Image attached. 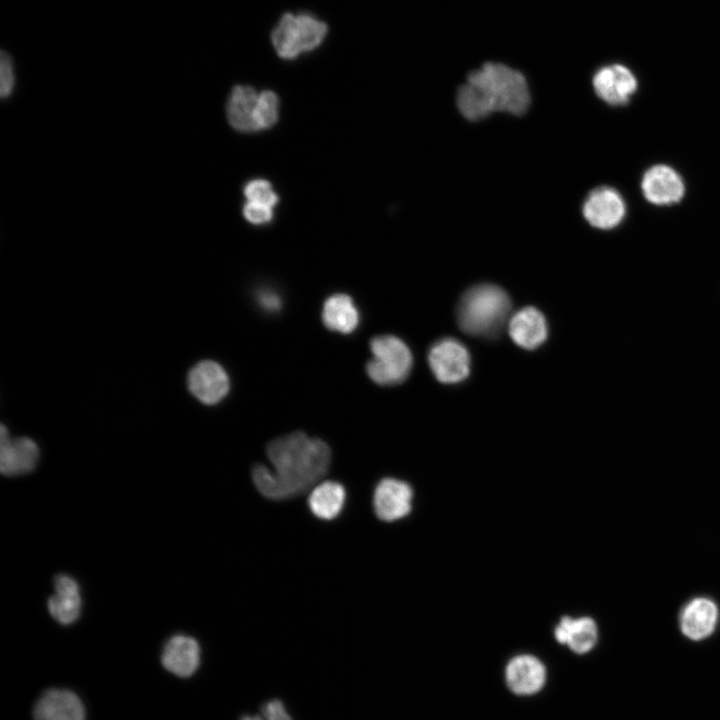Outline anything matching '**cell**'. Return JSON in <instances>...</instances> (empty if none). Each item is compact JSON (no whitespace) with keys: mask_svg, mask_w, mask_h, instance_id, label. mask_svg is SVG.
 I'll use <instances>...</instances> for the list:
<instances>
[{"mask_svg":"<svg viewBox=\"0 0 720 720\" xmlns=\"http://www.w3.org/2000/svg\"><path fill=\"white\" fill-rule=\"evenodd\" d=\"M266 453L273 469L255 465L252 480L262 496L275 501L312 490L326 475L331 461L329 446L303 432L274 439L268 444Z\"/></svg>","mask_w":720,"mask_h":720,"instance_id":"cell-1","label":"cell"},{"mask_svg":"<svg viewBox=\"0 0 720 720\" xmlns=\"http://www.w3.org/2000/svg\"><path fill=\"white\" fill-rule=\"evenodd\" d=\"M457 107L470 121L486 118L494 112L521 115L530 103L525 76L498 62H487L472 71L457 91Z\"/></svg>","mask_w":720,"mask_h":720,"instance_id":"cell-2","label":"cell"},{"mask_svg":"<svg viewBox=\"0 0 720 720\" xmlns=\"http://www.w3.org/2000/svg\"><path fill=\"white\" fill-rule=\"evenodd\" d=\"M510 310L511 300L502 288L481 284L467 290L460 299L457 321L469 335L493 336L507 321Z\"/></svg>","mask_w":720,"mask_h":720,"instance_id":"cell-3","label":"cell"},{"mask_svg":"<svg viewBox=\"0 0 720 720\" xmlns=\"http://www.w3.org/2000/svg\"><path fill=\"white\" fill-rule=\"evenodd\" d=\"M327 32L326 23L312 15L285 13L272 30L271 42L280 58L292 60L320 46Z\"/></svg>","mask_w":720,"mask_h":720,"instance_id":"cell-4","label":"cell"},{"mask_svg":"<svg viewBox=\"0 0 720 720\" xmlns=\"http://www.w3.org/2000/svg\"><path fill=\"white\" fill-rule=\"evenodd\" d=\"M372 358L366 365L369 378L376 384L391 386L402 383L412 368L409 347L393 335L376 336L370 341Z\"/></svg>","mask_w":720,"mask_h":720,"instance_id":"cell-5","label":"cell"},{"mask_svg":"<svg viewBox=\"0 0 720 720\" xmlns=\"http://www.w3.org/2000/svg\"><path fill=\"white\" fill-rule=\"evenodd\" d=\"M428 363L439 382L455 384L468 377L471 359L461 342L454 338H442L431 346Z\"/></svg>","mask_w":720,"mask_h":720,"instance_id":"cell-6","label":"cell"},{"mask_svg":"<svg viewBox=\"0 0 720 720\" xmlns=\"http://www.w3.org/2000/svg\"><path fill=\"white\" fill-rule=\"evenodd\" d=\"M626 214L621 194L614 188L601 186L592 190L583 204V216L598 229L609 230L618 226Z\"/></svg>","mask_w":720,"mask_h":720,"instance_id":"cell-7","label":"cell"},{"mask_svg":"<svg viewBox=\"0 0 720 720\" xmlns=\"http://www.w3.org/2000/svg\"><path fill=\"white\" fill-rule=\"evenodd\" d=\"M190 393L201 403L214 405L225 398L230 380L225 369L215 361L204 360L193 366L187 377Z\"/></svg>","mask_w":720,"mask_h":720,"instance_id":"cell-8","label":"cell"},{"mask_svg":"<svg viewBox=\"0 0 720 720\" xmlns=\"http://www.w3.org/2000/svg\"><path fill=\"white\" fill-rule=\"evenodd\" d=\"M412 499L413 489L407 482L384 478L376 485L373 493L374 512L385 522L400 520L411 512Z\"/></svg>","mask_w":720,"mask_h":720,"instance_id":"cell-9","label":"cell"},{"mask_svg":"<svg viewBox=\"0 0 720 720\" xmlns=\"http://www.w3.org/2000/svg\"><path fill=\"white\" fill-rule=\"evenodd\" d=\"M39 447L28 437L11 438L5 425L0 429V471L5 476L29 473L36 467Z\"/></svg>","mask_w":720,"mask_h":720,"instance_id":"cell-10","label":"cell"},{"mask_svg":"<svg viewBox=\"0 0 720 720\" xmlns=\"http://www.w3.org/2000/svg\"><path fill=\"white\" fill-rule=\"evenodd\" d=\"M641 189L646 200L658 206L678 203L685 194V184L681 175L674 168L664 164L654 165L646 170L642 177Z\"/></svg>","mask_w":720,"mask_h":720,"instance_id":"cell-11","label":"cell"},{"mask_svg":"<svg viewBox=\"0 0 720 720\" xmlns=\"http://www.w3.org/2000/svg\"><path fill=\"white\" fill-rule=\"evenodd\" d=\"M592 84L597 96L614 106L628 103L638 87L633 72L622 64L601 67L594 74Z\"/></svg>","mask_w":720,"mask_h":720,"instance_id":"cell-12","label":"cell"},{"mask_svg":"<svg viewBox=\"0 0 720 720\" xmlns=\"http://www.w3.org/2000/svg\"><path fill=\"white\" fill-rule=\"evenodd\" d=\"M34 720H86V710L80 697L63 688L46 690L33 708Z\"/></svg>","mask_w":720,"mask_h":720,"instance_id":"cell-13","label":"cell"},{"mask_svg":"<svg viewBox=\"0 0 720 720\" xmlns=\"http://www.w3.org/2000/svg\"><path fill=\"white\" fill-rule=\"evenodd\" d=\"M508 688L517 695H533L545 684L546 669L535 656L522 654L513 657L505 668Z\"/></svg>","mask_w":720,"mask_h":720,"instance_id":"cell-14","label":"cell"},{"mask_svg":"<svg viewBox=\"0 0 720 720\" xmlns=\"http://www.w3.org/2000/svg\"><path fill=\"white\" fill-rule=\"evenodd\" d=\"M201 649L196 639L177 634L164 645L161 663L170 673L187 678L192 676L200 665Z\"/></svg>","mask_w":720,"mask_h":720,"instance_id":"cell-15","label":"cell"},{"mask_svg":"<svg viewBox=\"0 0 720 720\" xmlns=\"http://www.w3.org/2000/svg\"><path fill=\"white\" fill-rule=\"evenodd\" d=\"M718 619L717 604L709 598L697 597L683 607L680 614V628L687 638L699 641L714 632Z\"/></svg>","mask_w":720,"mask_h":720,"instance_id":"cell-16","label":"cell"},{"mask_svg":"<svg viewBox=\"0 0 720 720\" xmlns=\"http://www.w3.org/2000/svg\"><path fill=\"white\" fill-rule=\"evenodd\" d=\"M510 338L521 348L532 350L544 343L548 326L544 315L534 307H525L508 321Z\"/></svg>","mask_w":720,"mask_h":720,"instance_id":"cell-17","label":"cell"},{"mask_svg":"<svg viewBox=\"0 0 720 720\" xmlns=\"http://www.w3.org/2000/svg\"><path fill=\"white\" fill-rule=\"evenodd\" d=\"M556 641L576 654L591 651L598 641V627L593 618L581 616L573 618L561 617L554 629Z\"/></svg>","mask_w":720,"mask_h":720,"instance_id":"cell-18","label":"cell"},{"mask_svg":"<svg viewBox=\"0 0 720 720\" xmlns=\"http://www.w3.org/2000/svg\"><path fill=\"white\" fill-rule=\"evenodd\" d=\"M55 594L48 599V611L60 624L74 623L81 610L80 588L77 581L66 574L54 578Z\"/></svg>","mask_w":720,"mask_h":720,"instance_id":"cell-19","label":"cell"},{"mask_svg":"<svg viewBox=\"0 0 720 720\" xmlns=\"http://www.w3.org/2000/svg\"><path fill=\"white\" fill-rule=\"evenodd\" d=\"M259 94L253 87L235 86L227 102V118L230 125L241 132L259 130L257 111Z\"/></svg>","mask_w":720,"mask_h":720,"instance_id":"cell-20","label":"cell"},{"mask_svg":"<svg viewBox=\"0 0 720 720\" xmlns=\"http://www.w3.org/2000/svg\"><path fill=\"white\" fill-rule=\"evenodd\" d=\"M322 321L332 331L349 334L358 327L360 315L350 296L334 294L324 302Z\"/></svg>","mask_w":720,"mask_h":720,"instance_id":"cell-21","label":"cell"},{"mask_svg":"<svg viewBox=\"0 0 720 720\" xmlns=\"http://www.w3.org/2000/svg\"><path fill=\"white\" fill-rule=\"evenodd\" d=\"M345 498V489L340 483L324 481L312 488L308 506L317 518L333 520L341 513Z\"/></svg>","mask_w":720,"mask_h":720,"instance_id":"cell-22","label":"cell"},{"mask_svg":"<svg viewBox=\"0 0 720 720\" xmlns=\"http://www.w3.org/2000/svg\"><path fill=\"white\" fill-rule=\"evenodd\" d=\"M278 107L279 100L274 92L265 90L259 93L257 111V123L259 130L269 128L277 121Z\"/></svg>","mask_w":720,"mask_h":720,"instance_id":"cell-23","label":"cell"},{"mask_svg":"<svg viewBox=\"0 0 720 720\" xmlns=\"http://www.w3.org/2000/svg\"><path fill=\"white\" fill-rule=\"evenodd\" d=\"M244 194L248 201L263 204L271 208L278 201V196L273 191L271 184L262 179L249 182L244 188Z\"/></svg>","mask_w":720,"mask_h":720,"instance_id":"cell-24","label":"cell"},{"mask_svg":"<svg viewBox=\"0 0 720 720\" xmlns=\"http://www.w3.org/2000/svg\"><path fill=\"white\" fill-rule=\"evenodd\" d=\"M241 720H292L279 699L266 702L261 708L260 715H246Z\"/></svg>","mask_w":720,"mask_h":720,"instance_id":"cell-25","label":"cell"},{"mask_svg":"<svg viewBox=\"0 0 720 720\" xmlns=\"http://www.w3.org/2000/svg\"><path fill=\"white\" fill-rule=\"evenodd\" d=\"M14 87L13 65L10 56L4 51L0 57V95L2 98L8 97Z\"/></svg>","mask_w":720,"mask_h":720,"instance_id":"cell-26","label":"cell"},{"mask_svg":"<svg viewBox=\"0 0 720 720\" xmlns=\"http://www.w3.org/2000/svg\"><path fill=\"white\" fill-rule=\"evenodd\" d=\"M243 214L253 224H264L272 219V208L248 201L244 206Z\"/></svg>","mask_w":720,"mask_h":720,"instance_id":"cell-27","label":"cell"},{"mask_svg":"<svg viewBox=\"0 0 720 720\" xmlns=\"http://www.w3.org/2000/svg\"><path fill=\"white\" fill-rule=\"evenodd\" d=\"M258 304L268 312H277L282 306L281 297L274 291L262 289L257 293Z\"/></svg>","mask_w":720,"mask_h":720,"instance_id":"cell-28","label":"cell"}]
</instances>
